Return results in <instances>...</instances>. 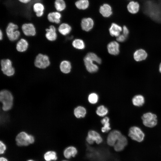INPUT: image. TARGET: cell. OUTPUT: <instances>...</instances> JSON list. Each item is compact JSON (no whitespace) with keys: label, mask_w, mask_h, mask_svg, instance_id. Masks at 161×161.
I'll list each match as a JSON object with an SVG mask.
<instances>
[{"label":"cell","mask_w":161,"mask_h":161,"mask_svg":"<svg viewBox=\"0 0 161 161\" xmlns=\"http://www.w3.org/2000/svg\"><path fill=\"white\" fill-rule=\"evenodd\" d=\"M14 96L9 90L3 89L0 91V109L7 112L11 110L13 105Z\"/></svg>","instance_id":"1"},{"label":"cell","mask_w":161,"mask_h":161,"mask_svg":"<svg viewBox=\"0 0 161 161\" xmlns=\"http://www.w3.org/2000/svg\"><path fill=\"white\" fill-rule=\"evenodd\" d=\"M83 60L87 70L90 73L95 72L98 69V66L94 63V62L99 64L101 62V59L93 52L88 53L84 58Z\"/></svg>","instance_id":"2"},{"label":"cell","mask_w":161,"mask_h":161,"mask_svg":"<svg viewBox=\"0 0 161 161\" xmlns=\"http://www.w3.org/2000/svg\"><path fill=\"white\" fill-rule=\"evenodd\" d=\"M15 140L16 144L19 146H25L33 144L35 141L33 135L25 131L18 132L16 135Z\"/></svg>","instance_id":"3"},{"label":"cell","mask_w":161,"mask_h":161,"mask_svg":"<svg viewBox=\"0 0 161 161\" xmlns=\"http://www.w3.org/2000/svg\"><path fill=\"white\" fill-rule=\"evenodd\" d=\"M18 25L13 23L10 22L8 24L5 30L6 35L11 41H15L19 39L21 32L18 30Z\"/></svg>","instance_id":"4"},{"label":"cell","mask_w":161,"mask_h":161,"mask_svg":"<svg viewBox=\"0 0 161 161\" xmlns=\"http://www.w3.org/2000/svg\"><path fill=\"white\" fill-rule=\"evenodd\" d=\"M1 71L5 75L8 77L13 76L15 72L12 61L9 59L0 60Z\"/></svg>","instance_id":"5"},{"label":"cell","mask_w":161,"mask_h":161,"mask_svg":"<svg viewBox=\"0 0 161 161\" xmlns=\"http://www.w3.org/2000/svg\"><path fill=\"white\" fill-rule=\"evenodd\" d=\"M34 63L36 67L40 69H44L50 65V62L47 55L39 53L36 56Z\"/></svg>","instance_id":"6"},{"label":"cell","mask_w":161,"mask_h":161,"mask_svg":"<svg viewBox=\"0 0 161 161\" xmlns=\"http://www.w3.org/2000/svg\"><path fill=\"white\" fill-rule=\"evenodd\" d=\"M128 136L132 140L139 142L143 141L145 137V134L139 127L133 126L129 130Z\"/></svg>","instance_id":"7"},{"label":"cell","mask_w":161,"mask_h":161,"mask_svg":"<svg viewBox=\"0 0 161 161\" xmlns=\"http://www.w3.org/2000/svg\"><path fill=\"white\" fill-rule=\"evenodd\" d=\"M142 119L143 124L147 127L152 128L157 124V115L150 112L144 114L142 117Z\"/></svg>","instance_id":"8"},{"label":"cell","mask_w":161,"mask_h":161,"mask_svg":"<svg viewBox=\"0 0 161 161\" xmlns=\"http://www.w3.org/2000/svg\"><path fill=\"white\" fill-rule=\"evenodd\" d=\"M86 140L89 145L93 144L95 143L99 144L102 143L103 139L98 133L94 130H91L88 133Z\"/></svg>","instance_id":"9"},{"label":"cell","mask_w":161,"mask_h":161,"mask_svg":"<svg viewBox=\"0 0 161 161\" xmlns=\"http://www.w3.org/2000/svg\"><path fill=\"white\" fill-rule=\"evenodd\" d=\"M46 15L48 21L51 23L57 25L61 23L62 17L61 13L55 10L48 12Z\"/></svg>","instance_id":"10"},{"label":"cell","mask_w":161,"mask_h":161,"mask_svg":"<svg viewBox=\"0 0 161 161\" xmlns=\"http://www.w3.org/2000/svg\"><path fill=\"white\" fill-rule=\"evenodd\" d=\"M32 10L36 17L41 18L45 14V8L44 4L41 2L37 1L33 3Z\"/></svg>","instance_id":"11"},{"label":"cell","mask_w":161,"mask_h":161,"mask_svg":"<svg viewBox=\"0 0 161 161\" xmlns=\"http://www.w3.org/2000/svg\"><path fill=\"white\" fill-rule=\"evenodd\" d=\"M122 135L121 132L117 130H113L111 131L107 138V144L110 146L113 147Z\"/></svg>","instance_id":"12"},{"label":"cell","mask_w":161,"mask_h":161,"mask_svg":"<svg viewBox=\"0 0 161 161\" xmlns=\"http://www.w3.org/2000/svg\"><path fill=\"white\" fill-rule=\"evenodd\" d=\"M141 7L140 2L135 0L129 1L126 6L128 12L132 15L138 13L141 10Z\"/></svg>","instance_id":"13"},{"label":"cell","mask_w":161,"mask_h":161,"mask_svg":"<svg viewBox=\"0 0 161 161\" xmlns=\"http://www.w3.org/2000/svg\"><path fill=\"white\" fill-rule=\"evenodd\" d=\"M23 34L27 36H33L35 35L36 30L34 25L31 23L24 24L21 26Z\"/></svg>","instance_id":"14"},{"label":"cell","mask_w":161,"mask_h":161,"mask_svg":"<svg viewBox=\"0 0 161 161\" xmlns=\"http://www.w3.org/2000/svg\"><path fill=\"white\" fill-rule=\"evenodd\" d=\"M99 12L103 17L106 18L110 17L113 14L111 6L107 3H104L101 5L100 7Z\"/></svg>","instance_id":"15"},{"label":"cell","mask_w":161,"mask_h":161,"mask_svg":"<svg viewBox=\"0 0 161 161\" xmlns=\"http://www.w3.org/2000/svg\"><path fill=\"white\" fill-rule=\"evenodd\" d=\"M81 26L82 30L89 31L93 27L94 22L92 18L90 17L83 18L81 21Z\"/></svg>","instance_id":"16"},{"label":"cell","mask_w":161,"mask_h":161,"mask_svg":"<svg viewBox=\"0 0 161 161\" xmlns=\"http://www.w3.org/2000/svg\"><path fill=\"white\" fill-rule=\"evenodd\" d=\"M57 30L53 24L51 25L49 28L46 29L45 37L46 38L50 41H55L57 38Z\"/></svg>","instance_id":"17"},{"label":"cell","mask_w":161,"mask_h":161,"mask_svg":"<svg viewBox=\"0 0 161 161\" xmlns=\"http://www.w3.org/2000/svg\"><path fill=\"white\" fill-rule=\"evenodd\" d=\"M128 144V140L125 136L122 135L117 140L113 147L114 150L119 152L123 150Z\"/></svg>","instance_id":"18"},{"label":"cell","mask_w":161,"mask_h":161,"mask_svg":"<svg viewBox=\"0 0 161 161\" xmlns=\"http://www.w3.org/2000/svg\"><path fill=\"white\" fill-rule=\"evenodd\" d=\"M77 148L73 146H69L66 148L63 151L64 157L67 159L75 157L78 153Z\"/></svg>","instance_id":"19"},{"label":"cell","mask_w":161,"mask_h":161,"mask_svg":"<svg viewBox=\"0 0 161 161\" xmlns=\"http://www.w3.org/2000/svg\"><path fill=\"white\" fill-rule=\"evenodd\" d=\"M107 49L109 53L112 55H117L120 52L119 44L117 41H112L107 45Z\"/></svg>","instance_id":"20"},{"label":"cell","mask_w":161,"mask_h":161,"mask_svg":"<svg viewBox=\"0 0 161 161\" xmlns=\"http://www.w3.org/2000/svg\"><path fill=\"white\" fill-rule=\"evenodd\" d=\"M58 32L63 36H66L71 32L72 28L70 25L66 23H62L57 29Z\"/></svg>","instance_id":"21"},{"label":"cell","mask_w":161,"mask_h":161,"mask_svg":"<svg viewBox=\"0 0 161 161\" xmlns=\"http://www.w3.org/2000/svg\"><path fill=\"white\" fill-rule=\"evenodd\" d=\"M147 56V53L145 50L143 49H139L136 50L133 54L134 58L137 62L145 60Z\"/></svg>","instance_id":"22"},{"label":"cell","mask_w":161,"mask_h":161,"mask_svg":"<svg viewBox=\"0 0 161 161\" xmlns=\"http://www.w3.org/2000/svg\"><path fill=\"white\" fill-rule=\"evenodd\" d=\"M29 47V44L27 40L24 38L19 39L16 44V49L20 52L26 51Z\"/></svg>","instance_id":"23"},{"label":"cell","mask_w":161,"mask_h":161,"mask_svg":"<svg viewBox=\"0 0 161 161\" xmlns=\"http://www.w3.org/2000/svg\"><path fill=\"white\" fill-rule=\"evenodd\" d=\"M55 10L62 13L66 8L67 4L65 0H55L53 3Z\"/></svg>","instance_id":"24"},{"label":"cell","mask_w":161,"mask_h":161,"mask_svg":"<svg viewBox=\"0 0 161 161\" xmlns=\"http://www.w3.org/2000/svg\"><path fill=\"white\" fill-rule=\"evenodd\" d=\"M122 31V27L115 23H112L109 29V32L110 35L112 36L117 37L120 35Z\"/></svg>","instance_id":"25"},{"label":"cell","mask_w":161,"mask_h":161,"mask_svg":"<svg viewBox=\"0 0 161 161\" xmlns=\"http://www.w3.org/2000/svg\"><path fill=\"white\" fill-rule=\"evenodd\" d=\"M59 68L61 72L63 74H67L71 70L72 66L70 62L67 60H63L60 64Z\"/></svg>","instance_id":"26"},{"label":"cell","mask_w":161,"mask_h":161,"mask_svg":"<svg viewBox=\"0 0 161 161\" xmlns=\"http://www.w3.org/2000/svg\"><path fill=\"white\" fill-rule=\"evenodd\" d=\"M89 0H78L75 3L76 8L78 10H85L89 7Z\"/></svg>","instance_id":"27"},{"label":"cell","mask_w":161,"mask_h":161,"mask_svg":"<svg viewBox=\"0 0 161 161\" xmlns=\"http://www.w3.org/2000/svg\"><path fill=\"white\" fill-rule=\"evenodd\" d=\"M44 158L45 161H55L58 159L57 154L53 151H48L45 153Z\"/></svg>","instance_id":"28"},{"label":"cell","mask_w":161,"mask_h":161,"mask_svg":"<svg viewBox=\"0 0 161 161\" xmlns=\"http://www.w3.org/2000/svg\"><path fill=\"white\" fill-rule=\"evenodd\" d=\"M133 104L135 106L140 107L142 106L145 103L144 97L140 95H137L134 96L132 99Z\"/></svg>","instance_id":"29"},{"label":"cell","mask_w":161,"mask_h":161,"mask_svg":"<svg viewBox=\"0 0 161 161\" xmlns=\"http://www.w3.org/2000/svg\"><path fill=\"white\" fill-rule=\"evenodd\" d=\"M86 113L85 109L83 107L78 106L74 110L75 116L78 118L84 117Z\"/></svg>","instance_id":"30"},{"label":"cell","mask_w":161,"mask_h":161,"mask_svg":"<svg viewBox=\"0 0 161 161\" xmlns=\"http://www.w3.org/2000/svg\"><path fill=\"white\" fill-rule=\"evenodd\" d=\"M109 121V118L107 117H105L101 120V123L103 126L101 129L102 132H107L111 129Z\"/></svg>","instance_id":"31"},{"label":"cell","mask_w":161,"mask_h":161,"mask_svg":"<svg viewBox=\"0 0 161 161\" xmlns=\"http://www.w3.org/2000/svg\"><path fill=\"white\" fill-rule=\"evenodd\" d=\"M73 46L75 48L79 49H82L84 48L85 45L84 42L81 39H75L72 42Z\"/></svg>","instance_id":"32"},{"label":"cell","mask_w":161,"mask_h":161,"mask_svg":"<svg viewBox=\"0 0 161 161\" xmlns=\"http://www.w3.org/2000/svg\"><path fill=\"white\" fill-rule=\"evenodd\" d=\"M97 114L99 116L103 117L106 115L108 112L107 108L102 105L98 106L96 111Z\"/></svg>","instance_id":"33"},{"label":"cell","mask_w":161,"mask_h":161,"mask_svg":"<svg viewBox=\"0 0 161 161\" xmlns=\"http://www.w3.org/2000/svg\"><path fill=\"white\" fill-rule=\"evenodd\" d=\"M88 99L89 102L92 104L96 103L98 100V96L95 93L90 94L88 97Z\"/></svg>","instance_id":"34"},{"label":"cell","mask_w":161,"mask_h":161,"mask_svg":"<svg viewBox=\"0 0 161 161\" xmlns=\"http://www.w3.org/2000/svg\"><path fill=\"white\" fill-rule=\"evenodd\" d=\"M7 149V147L5 144L2 141H0V154H3Z\"/></svg>","instance_id":"35"},{"label":"cell","mask_w":161,"mask_h":161,"mask_svg":"<svg viewBox=\"0 0 161 161\" xmlns=\"http://www.w3.org/2000/svg\"><path fill=\"white\" fill-rule=\"evenodd\" d=\"M126 37L123 34H120L117 37L116 40L117 41L119 42H123L126 39Z\"/></svg>","instance_id":"36"},{"label":"cell","mask_w":161,"mask_h":161,"mask_svg":"<svg viewBox=\"0 0 161 161\" xmlns=\"http://www.w3.org/2000/svg\"><path fill=\"white\" fill-rule=\"evenodd\" d=\"M123 34L126 37H127L129 33V30L126 26H123L122 28Z\"/></svg>","instance_id":"37"},{"label":"cell","mask_w":161,"mask_h":161,"mask_svg":"<svg viewBox=\"0 0 161 161\" xmlns=\"http://www.w3.org/2000/svg\"><path fill=\"white\" fill-rule=\"evenodd\" d=\"M20 3L24 4H27L30 3L32 0H17Z\"/></svg>","instance_id":"38"},{"label":"cell","mask_w":161,"mask_h":161,"mask_svg":"<svg viewBox=\"0 0 161 161\" xmlns=\"http://www.w3.org/2000/svg\"><path fill=\"white\" fill-rule=\"evenodd\" d=\"M3 33L1 30H0V41L1 40L3 39Z\"/></svg>","instance_id":"39"},{"label":"cell","mask_w":161,"mask_h":161,"mask_svg":"<svg viewBox=\"0 0 161 161\" xmlns=\"http://www.w3.org/2000/svg\"><path fill=\"white\" fill-rule=\"evenodd\" d=\"M0 161H8L7 158L3 157H1L0 158Z\"/></svg>","instance_id":"40"},{"label":"cell","mask_w":161,"mask_h":161,"mask_svg":"<svg viewBox=\"0 0 161 161\" xmlns=\"http://www.w3.org/2000/svg\"><path fill=\"white\" fill-rule=\"evenodd\" d=\"M159 71L161 73V63H160L159 66Z\"/></svg>","instance_id":"41"},{"label":"cell","mask_w":161,"mask_h":161,"mask_svg":"<svg viewBox=\"0 0 161 161\" xmlns=\"http://www.w3.org/2000/svg\"><path fill=\"white\" fill-rule=\"evenodd\" d=\"M27 161H35L32 159H29V160H28Z\"/></svg>","instance_id":"42"},{"label":"cell","mask_w":161,"mask_h":161,"mask_svg":"<svg viewBox=\"0 0 161 161\" xmlns=\"http://www.w3.org/2000/svg\"><path fill=\"white\" fill-rule=\"evenodd\" d=\"M61 161H69L66 160H62Z\"/></svg>","instance_id":"43"},{"label":"cell","mask_w":161,"mask_h":161,"mask_svg":"<svg viewBox=\"0 0 161 161\" xmlns=\"http://www.w3.org/2000/svg\"><path fill=\"white\" fill-rule=\"evenodd\" d=\"M127 0L129 1H131V0Z\"/></svg>","instance_id":"44"}]
</instances>
